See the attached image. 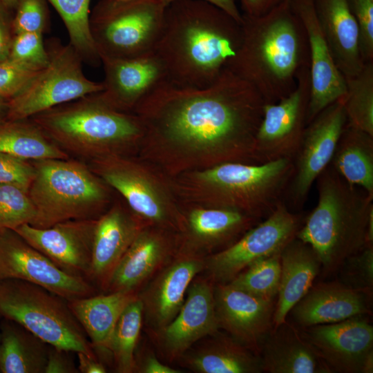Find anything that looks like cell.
Segmentation results:
<instances>
[{
  "label": "cell",
  "mask_w": 373,
  "mask_h": 373,
  "mask_svg": "<svg viewBox=\"0 0 373 373\" xmlns=\"http://www.w3.org/2000/svg\"><path fill=\"white\" fill-rule=\"evenodd\" d=\"M264 105L254 87L226 68L205 88L166 81L137 107L142 123L174 144L204 149L220 163L255 164V137Z\"/></svg>",
  "instance_id": "1"
},
{
  "label": "cell",
  "mask_w": 373,
  "mask_h": 373,
  "mask_svg": "<svg viewBox=\"0 0 373 373\" xmlns=\"http://www.w3.org/2000/svg\"><path fill=\"white\" fill-rule=\"evenodd\" d=\"M241 41V24L221 8L203 0H175L166 7L155 52L169 82L202 88L227 68Z\"/></svg>",
  "instance_id": "2"
},
{
  "label": "cell",
  "mask_w": 373,
  "mask_h": 373,
  "mask_svg": "<svg viewBox=\"0 0 373 373\" xmlns=\"http://www.w3.org/2000/svg\"><path fill=\"white\" fill-rule=\"evenodd\" d=\"M242 15L241 44L227 68L254 87L265 104L276 103L295 89L300 71L309 68L305 30L289 0L260 17Z\"/></svg>",
  "instance_id": "3"
},
{
  "label": "cell",
  "mask_w": 373,
  "mask_h": 373,
  "mask_svg": "<svg viewBox=\"0 0 373 373\" xmlns=\"http://www.w3.org/2000/svg\"><path fill=\"white\" fill-rule=\"evenodd\" d=\"M316 181L317 204L296 238L313 249L325 274L332 273L367 246L373 196L347 182L330 164Z\"/></svg>",
  "instance_id": "4"
},
{
  "label": "cell",
  "mask_w": 373,
  "mask_h": 373,
  "mask_svg": "<svg viewBox=\"0 0 373 373\" xmlns=\"http://www.w3.org/2000/svg\"><path fill=\"white\" fill-rule=\"evenodd\" d=\"M30 118L59 147L85 157L128 143L144 131L142 120L113 107L99 93Z\"/></svg>",
  "instance_id": "5"
},
{
  "label": "cell",
  "mask_w": 373,
  "mask_h": 373,
  "mask_svg": "<svg viewBox=\"0 0 373 373\" xmlns=\"http://www.w3.org/2000/svg\"><path fill=\"white\" fill-rule=\"evenodd\" d=\"M28 195L35 207L31 225L46 228L70 220L94 218L105 191L85 164L67 159L33 160Z\"/></svg>",
  "instance_id": "6"
},
{
  "label": "cell",
  "mask_w": 373,
  "mask_h": 373,
  "mask_svg": "<svg viewBox=\"0 0 373 373\" xmlns=\"http://www.w3.org/2000/svg\"><path fill=\"white\" fill-rule=\"evenodd\" d=\"M0 318L19 323L50 346L97 357L68 300L44 287L0 280Z\"/></svg>",
  "instance_id": "7"
},
{
  "label": "cell",
  "mask_w": 373,
  "mask_h": 373,
  "mask_svg": "<svg viewBox=\"0 0 373 373\" xmlns=\"http://www.w3.org/2000/svg\"><path fill=\"white\" fill-rule=\"evenodd\" d=\"M294 171V159L285 157L262 164L223 162L198 177L215 191L216 208L262 220L284 201Z\"/></svg>",
  "instance_id": "8"
},
{
  "label": "cell",
  "mask_w": 373,
  "mask_h": 373,
  "mask_svg": "<svg viewBox=\"0 0 373 373\" xmlns=\"http://www.w3.org/2000/svg\"><path fill=\"white\" fill-rule=\"evenodd\" d=\"M166 7L161 0H99L89 26L100 61L154 52Z\"/></svg>",
  "instance_id": "9"
},
{
  "label": "cell",
  "mask_w": 373,
  "mask_h": 373,
  "mask_svg": "<svg viewBox=\"0 0 373 373\" xmlns=\"http://www.w3.org/2000/svg\"><path fill=\"white\" fill-rule=\"evenodd\" d=\"M49 62L17 95L7 101L4 119H27L41 112L103 90L102 82L88 79L82 59L73 46L48 50Z\"/></svg>",
  "instance_id": "10"
},
{
  "label": "cell",
  "mask_w": 373,
  "mask_h": 373,
  "mask_svg": "<svg viewBox=\"0 0 373 373\" xmlns=\"http://www.w3.org/2000/svg\"><path fill=\"white\" fill-rule=\"evenodd\" d=\"M303 223L283 201L263 221L249 229L227 248L204 258L200 274L213 284H227L258 260L281 252Z\"/></svg>",
  "instance_id": "11"
},
{
  "label": "cell",
  "mask_w": 373,
  "mask_h": 373,
  "mask_svg": "<svg viewBox=\"0 0 373 373\" xmlns=\"http://www.w3.org/2000/svg\"><path fill=\"white\" fill-rule=\"evenodd\" d=\"M347 122L341 97L307 124L294 158V174L284 199L291 210H299L305 204L314 182L329 164Z\"/></svg>",
  "instance_id": "12"
},
{
  "label": "cell",
  "mask_w": 373,
  "mask_h": 373,
  "mask_svg": "<svg viewBox=\"0 0 373 373\" xmlns=\"http://www.w3.org/2000/svg\"><path fill=\"white\" fill-rule=\"evenodd\" d=\"M5 279L37 285L67 300L99 292L87 279L64 271L12 229L0 230V280Z\"/></svg>",
  "instance_id": "13"
},
{
  "label": "cell",
  "mask_w": 373,
  "mask_h": 373,
  "mask_svg": "<svg viewBox=\"0 0 373 373\" xmlns=\"http://www.w3.org/2000/svg\"><path fill=\"white\" fill-rule=\"evenodd\" d=\"M310 88L309 68H305L289 95L276 103L265 104L255 137V164L294 158L307 126Z\"/></svg>",
  "instance_id": "14"
},
{
  "label": "cell",
  "mask_w": 373,
  "mask_h": 373,
  "mask_svg": "<svg viewBox=\"0 0 373 373\" xmlns=\"http://www.w3.org/2000/svg\"><path fill=\"white\" fill-rule=\"evenodd\" d=\"M219 329L213 283L200 274L189 286L184 302L173 320L148 338L162 361L171 364L196 342Z\"/></svg>",
  "instance_id": "15"
},
{
  "label": "cell",
  "mask_w": 373,
  "mask_h": 373,
  "mask_svg": "<svg viewBox=\"0 0 373 373\" xmlns=\"http://www.w3.org/2000/svg\"><path fill=\"white\" fill-rule=\"evenodd\" d=\"M204 266L202 258L178 254L138 291L143 329L148 336L159 332L176 316L189 286Z\"/></svg>",
  "instance_id": "16"
},
{
  "label": "cell",
  "mask_w": 373,
  "mask_h": 373,
  "mask_svg": "<svg viewBox=\"0 0 373 373\" xmlns=\"http://www.w3.org/2000/svg\"><path fill=\"white\" fill-rule=\"evenodd\" d=\"M96 222L70 220L46 228L24 224L15 231L61 269L88 280Z\"/></svg>",
  "instance_id": "17"
},
{
  "label": "cell",
  "mask_w": 373,
  "mask_h": 373,
  "mask_svg": "<svg viewBox=\"0 0 373 373\" xmlns=\"http://www.w3.org/2000/svg\"><path fill=\"white\" fill-rule=\"evenodd\" d=\"M299 331L331 372L362 373L373 352V327L361 316Z\"/></svg>",
  "instance_id": "18"
},
{
  "label": "cell",
  "mask_w": 373,
  "mask_h": 373,
  "mask_svg": "<svg viewBox=\"0 0 373 373\" xmlns=\"http://www.w3.org/2000/svg\"><path fill=\"white\" fill-rule=\"evenodd\" d=\"M306 32L309 52L310 97L306 123L326 106L343 97L345 79L337 68L318 23L313 0H289Z\"/></svg>",
  "instance_id": "19"
},
{
  "label": "cell",
  "mask_w": 373,
  "mask_h": 373,
  "mask_svg": "<svg viewBox=\"0 0 373 373\" xmlns=\"http://www.w3.org/2000/svg\"><path fill=\"white\" fill-rule=\"evenodd\" d=\"M218 327L260 354L273 328L274 300H265L229 284H213Z\"/></svg>",
  "instance_id": "20"
},
{
  "label": "cell",
  "mask_w": 373,
  "mask_h": 373,
  "mask_svg": "<svg viewBox=\"0 0 373 373\" xmlns=\"http://www.w3.org/2000/svg\"><path fill=\"white\" fill-rule=\"evenodd\" d=\"M104 89L100 96L123 111L138 104L162 83L167 74L162 60L154 52L127 59H102Z\"/></svg>",
  "instance_id": "21"
},
{
  "label": "cell",
  "mask_w": 373,
  "mask_h": 373,
  "mask_svg": "<svg viewBox=\"0 0 373 373\" xmlns=\"http://www.w3.org/2000/svg\"><path fill=\"white\" fill-rule=\"evenodd\" d=\"M179 241L160 229L143 227L119 262L104 293L138 291L178 254Z\"/></svg>",
  "instance_id": "22"
},
{
  "label": "cell",
  "mask_w": 373,
  "mask_h": 373,
  "mask_svg": "<svg viewBox=\"0 0 373 373\" xmlns=\"http://www.w3.org/2000/svg\"><path fill=\"white\" fill-rule=\"evenodd\" d=\"M260 221L231 209H195L188 216L178 254L204 258L227 248Z\"/></svg>",
  "instance_id": "23"
},
{
  "label": "cell",
  "mask_w": 373,
  "mask_h": 373,
  "mask_svg": "<svg viewBox=\"0 0 373 373\" xmlns=\"http://www.w3.org/2000/svg\"><path fill=\"white\" fill-rule=\"evenodd\" d=\"M371 295L343 283H319L312 286L290 312L302 327L338 323L370 314Z\"/></svg>",
  "instance_id": "24"
},
{
  "label": "cell",
  "mask_w": 373,
  "mask_h": 373,
  "mask_svg": "<svg viewBox=\"0 0 373 373\" xmlns=\"http://www.w3.org/2000/svg\"><path fill=\"white\" fill-rule=\"evenodd\" d=\"M144 227L119 208L97 219L88 280L104 292L119 262Z\"/></svg>",
  "instance_id": "25"
},
{
  "label": "cell",
  "mask_w": 373,
  "mask_h": 373,
  "mask_svg": "<svg viewBox=\"0 0 373 373\" xmlns=\"http://www.w3.org/2000/svg\"><path fill=\"white\" fill-rule=\"evenodd\" d=\"M196 373H260V354L221 329L202 338L176 361Z\"/></svg>",
  "instance_id": "26"
},
{
  "label": "cell",
  "mask_w": 373,
  "mask_h": 373,
  "mask_svg": "<svg viewBox=\"0 0 373 373\" xmlns=\"http://www.w3.org/2000/svg\"><path fill=\"white\" fill-rule=\"evenodd\" d=\"M316 17L335 64L345 78L363 68L358 23L346 0H313Z\"/></svg>",
  "instance_id": "27"
},
{
  "label": "cell",
  "mask_w": 373,
  "mask_h": 373,
  "mask_svg": "<svg viewBox=\"0 0 373 373\" xmlns=\"http://www.w3.org/2000/svg\"><path fill=\"white\" fill-rule=\"evenodd\" d=\"M321 269V261L307 244L296 237L280 252V280L273 327L287 321L294 306L309 291Z\"/></svg>",
  "instance_id": "28"
},
{
  "label": "cell",
  "mask_w": 373,
  "mask_h": 373,
  "mask_svg": "<svg viewBox=\"0 0 373 373\" xmlns=\"http://www.w3.org/2000/svg\"><path fill=\"white\" fill-rule=\"evenodd\" d=\"M262 371L269 373H330L300 331L287 321L273 327L260 352Z\"/></svg>",
  "instance_id": "29"
},
{
  "label": "cell",
  "mask_w": 373,
  "mask_h": 373,
  "mask_svg": "<svg viewBox=\"0 0 373 373\" xmlns=\"http://www.w3.org/2000/svg\"><path fill=\"white\" fill-rule=\"evenodd\" d=\"M137 296L135 292L119 291L68 300L95 352L105 355L107 342L120 315Z\"/></svg>",
  "instance_id": "30"
},
{
  "label": "cell",
  "mask_w": 373,
  "mask_h": 373,
  "mask_svg": "<svg viewBox=\"0 0 373 373\" xmlns=\"http://www.w3.org/2000/svg\"><path fill=\"white\" fill-rule=\"evenodd\" d=\"M95 163L97 173L125 198L140 218L159 225L169 223L157 193L135 169L122 162L103 160Z\"/></svg>",
  "instance_id": "31"
},
{
  "label": "cell",
  "mask_w": 373,
  "mask_h": 373,
  "mask_svg": "<svg viewBox=\"0 0 373 373\" xmlns=\"http://www.w3.org/2000/svg\"><path fill=\"white\" fill-rule=\"evenodd\" d=\"M49 345L19 323L1 318L0 372L44 373Z\"/></svg>",
  "instance_id": "32"
},
{
  "label": "cell",
  "mask_w": 373,
  "mask_h": 373,
  "mask_svg": "<svg viewBox=\"0 0 373 373\" xmlns=\"http://www.w3.org/2000/svg\"><path fill=\"white\" fill-rule=\"evenodd\" d=\"M329 164L347 182L373 196V135L347 122Z\"/></svg>",
  "instance_id": "33"
},
{
  "label": "cell",
  "mask_w": 373,
  "mask_h": 373,
  "mask_svg": "<svg viewBox=\"0 0 373 373\" xmlns=\"http://www.w3.org/2000/svg\"><path fill=\"white\" fill-rule=\"evenodd\" d=\"M0 153L28 161L68 158L36 124L26 119L0 120Z\"/></svg>",
  "instance_id": "34"
},
{
  "label": "cell",
  "mask_w": 373,
  "mask_h": 373,
  "mask_svg": "<svg viewBox=\"0 0 373 373\" xmlns=\"http://www.w3.org/2000/svg\"><path fill=\"white\" fill-rule=\"evenodd\" d=\"M143 329L142 305L137 298L120 315L106 346L118 373H135V356Z\"/></svg>",
  "instance_id": "35"
},
{
  "label": "cell",
  "mask_w": 373,
  "mask_h": 373,
  "mask_svg": "<svg viewBox=\"0 0 373 373\" xmlns=\"http://www.w3.org/2000/svg\"><path fill=\"white\" fill-rule=\"evenodd\" d=\"M345 79L342 100L347 123L373 135V61L365 62L356 75Z\"/></svg>",
  "instance_id": "36"
},
{
  "label": "cell",
  "mask_w": 373,
  "mask_h": 373,
  "mask_svg": "<svg viewBox=\"0 0 373 373\" xmlns=\"http://www.w3.org/2000/svg\"><path fill=\"white\" fill-rule=\"evenodd\" d=\"M57 11L67 29L70 44L82 61L97 64L100 61L89 26L90 0H46Z\"/></svg>",
  "instance_id": "37"
},
{
  "label": "cell",
  "mask_w": 373,
  "mask_h": 373,
  "mask_svg": "<svg viewBox=\"0 0 373 373\" xmlns=\"http://www.w3.org/2000/svg\"><path fill=\"white\" fill-rule=\"evenodd\" d=\"M280 280V252L256 261L228 284L265 300H274Z\"/></svg>",
  "instance_id": "38"
},
{
  "label": "cell",
  "mask_w": 373,
  "mask_h": 373,
  "mask_svg": "<svg viewBox=\"0 0 373 373\" xmlns=\"http://www.w3.org/2000/svg\"><path fill=\"white\" fill-rule=\"evenodd\" d=\"M35 216V207L28 191L16 186L0 184V230H15L31 224Z\"/></svg>",
  "instance_id": "39"
},
{
  "label": "cell",
  "mask_w": 373,
  "mask_h": 373,
  "mask_svg": "<svg viewBox=\"0 0 373 373\" xmlns=\"http://www.w3.org/2000/svg\"><path fill=\"white\" fill-rule=\"evenodd\" d=\"M8 57L36 69L45 68L49 62V53L44 45L42 33L15 35Z\"/></svg>",
  "instance_id": "40"
},
{
  "label": "cell",
  "mask_w": 373,
  "mask_h": 373,
  "mask_svg": "<svg viewBox=\"0 0 373 373\" xmlns=\"http://www.w3.org/2000/svg\"><path fill=\"white\" fill-rule=\"evenodd\" d=\"M342 265H344L343 277V280L346 281L345 285L352 288L372 292L373 287V245L365 246L360 251L349 257Z\"/></svg>",
  "instance_id": "41"
},
{
  "label": "cell",
  "mask_w": 373,
  "mask_h": 373,
  "mask_svg": "<svg viewBox=\"0 0 373 373\" xmlns=\"http://www.w3.org/2000/svg\"><path fill=\"white\" fill-rule=\"evenodd\" d=\"M14 34L43 33L48 21L46 0H17L14 10Z\"/></svg>",
  "instance_id": "42"
},
{
  "label": "cell",
  "mask_w": 373,
  "mask_h": 373,
  "mask_svg": "<svg viewBox=\"0 0 373 373\" xmlns=\"http://www.w3.org/2000/svg\"><path fill=\"white\" fill-rule=\"evenodd\" d=\"M41 70L8 57L1 61L0 97L8 101L17 95Z\"/></svg>",
  "instance_id": "43"
},
{
  "label": "cell",
  "mask_w": 373,
  "mask_h": 373,
  "mask_svg": "<svg viewBox=\"0 0 373 373\" xmlns=\"http://www.w3.org/2000/svg\"><path fill=\"white\" fill-rule=\"evenodd\" d=\"M358 23L364 62L373 61V0H346Z\"/></svg>",
  "instance_id": "44"
},
{
  "label": "cell",
  "mask_w": 373,
  "mask_h": 373,
  "mask_svg": "<svg viewBox=\"0 0 373 373\" xmlns=\"http://www.w3.org/2000/svg\"><path fill=\"white\" fill-rule=\"evenodd\" d=\"M35 172L28 160L0 153V184L16 186L28 192Z\"/></svg>",
  "instance_id": "45"
},
{
  "label": "cell",
  "mask_w": 373,
  "mask_h": 373,
  "mask_svg": "<svg viewBox=\"0 0 373 373\" xmlns=\"http://www.w3.org/2000/svg\"><path fill=\"white\" fill-rule=\"evenodd\" d=\"M137 348L135 360V373H182V371L173 367L159 359L154 351L143 347Z\"/></svg>",
  "instance_id": "46"
},
{
  "label": "cell",
  "mask_w": 373,
  "mask_h": 373,
  "mask_svg": "<svg viewBox=\"0 0 373 373\" xmlns=\"http://www.w3.org/2000/svg\"><path fill=\"white\" fill-rule=\"evenodd\" d=\"M70 352L49 345L44 373H78Z\"/></svg>",
  "instance_id": "47"
},
{
  "label": "cell",
  "mask_w": 373,
  "mask_h": 373,
  "mask_svg": "<svg viewBox=\"0 0 373 373\" xmlns=\"http://www.w3.org/2000/svg\"><path fill=\"white\" fill-rule=\"evenodd\" d=\"M13 9L0 1V61L8 57L15 34Z\"/></svg>",
  "instance_id": "48"
},
{
  "label": "cell",
  "mask_w": 373,
  "mask_h": 373,
  "mask_svg": "<svg viewBox=\"0 0 373 373\" xmlns=\"http://www.w3.org/2000/svg\"><path fill=\"white\" fill-rule=\"evenodd\" d=\"M283 0H240L244 15L250 17L262 16L276 6Z\"/></svg>",
  "instance_id": "49"
},
{
  "label": "cell",
  "mask_w": 373,
  "mask_h": 373,
  "mask_svg": "<svg viewBox=\"0 0 373 373\" xmlns=\"http://www.w3.org/2000/svg\"><path fill=\"white\" fill-rule=\"evenodd\" d=\"M77 368L81 373H105L106 365L97 357L90 356L83 352H77Z\"/></svg>",
  "instance_id": "50"
},
{
  "label": "cell",
  "mask_w": 373,
  "mask_h": 373,
  "mask_svg": "<svg viewBox=\"0 0 373 373\" xmlns=\"http://www.w3.org/2000/svg\"><path fill=\"white\" fill-rule=\"evenodd\" d=\"M166 6L175 0H161ZM221 8L240 24L242 22V15L240 12L234 0H203Z\"/></svg>",
  "instance_id": "51"
},
{
  "label": "cell",
  "mask_w": 373,
  "mask_h": 373,
  "mask_svg": "<svg viewBox=\"0 0 373 373\" xmlns=\"http://www.w3.org/2000/svg\"><path fill=\"white\" fill-rule=\"evenodd\" d=\"M373 372V352L370 353L367 356L362 370V373H372Z\"/></svg>",
  "instance_id": "52"
},
{
  "label": "cell",
  "mask_w": 373,
  "mask_h": 373,
  "mask_svg": "<svg viewBox=\"0 0 373 373\" xmlns=\"http://www.w3.org/2000/svg\"><path fill=\"white\" fill-rule=\"evenodd\" d=\"M7 109V100L0 97V120L4 119Z\"/></svg>",
  "instance_id": "53"
},
{
  "label": "cell",
  "mask_w": 373,
  "mask_h": 373,
  "mask_svg": "<svg viewBox=\"0 0 373 373\" xmlns=\"http://www.w3.org/2000/svg\"><path fill=\"white\" fill-rule=\"evenodd\" d=\"M0 1L13 10H15L17 3V0H0Z\"/></svg>",
  "instance_id": "54"
}]
</instances>
